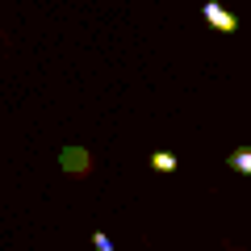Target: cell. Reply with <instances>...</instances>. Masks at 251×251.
I'll list each match as a JSON object with an SVG mask.
<instances>
[{"instance_id": "2", "label": "cell", "mask_w": 251, "mask_h": 251, "mask_svg": "<svg viewBox=\"0 0 251 251\" xmlns=\"http://www.w3.org/2000/svg\"><path fill=\"white\" fill-rule=\"evenodd\" d=\"M201 17H205V21H209V29H218V34H234V29H239V17H234L230 9H222L218 0L201 4Z\"/></svg>"}, {"instance_id": "3", "label": "cell", "mask_w": 251, "mask_h": 251, "mask_svg": "<svg viewBox=\"0 0 251 251\" xmlns=\"http://www.w3.org/2000/svg\"><path fill=\"white\" fill-rule=\"evenodd\" d=\"M147 163H151L155 172H176V168H180V159H176L172 151H155V155H151Z\"/></svg>"}, {"instance_id": "5", "label": "cell", "mask_w": 251, "mask_h": 251, "mask_svg": "<svg viewBox=\"0 0 251 251\" xmlns=\"http://www.w3.org/2000/svg\"><path fill=\"white\" fill-rule=\"evenodd\" d=\"M92 243H97V251H117L113 243H109V234H105V230H97V234H92Z\"/></svg>"}, {"instance_id": "4", "label": "cell", "mask_w": 251, "mask_h": 251, "mask_svg": "<svg viewBox=\"0 0 251 251\" xmlns=\"http://www.w3.org/2000/svg\"><path fill=\"white\" fill-rule=\"evenodd\" d=\"M230 168L243 172V176H251V151L243 147V151H230Z\"/></svg>"}, {"instance_id": "1", "label": "cell", "mask_w": 251, "mask_h": 251, "mask_svg": "<svg viewBox=\"0 0 251 251\" xmlns=\"http://www.w3.org/2000/svg\"><path fill=\"white\" fill-rule=\"evenodd\" d=\"M59 168L67 172V176H75V180L92 176V151H88V147H80V143H67L59 151Z\"/></svg>"}]
</instances>
